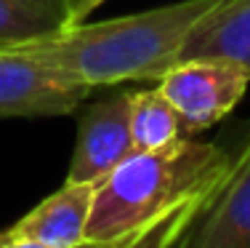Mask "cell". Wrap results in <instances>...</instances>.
Returning <instances> with one entry per match:
<instances>
[{"instance_id":"1","label":"cell","mask_w":250,"mask_h":248,"mask_svg":"<svg viewBox=\"0 0 250 248\" xmlns=\"http://www.w3.org/2000/svg\"><path fill=\"white\" fill-rule=\"evenodd\" d=\"M234 158L213 141L181 136L160 150H136L93 187L85 240L125 248L160 222L197 211Z\"/></svg>"},{"instance_id":"2","label":"cell","mask_w":250,"mask_h":248,"mask_svg":"<svg viewBox=\"0 0 250 248\" xmlns=\"http://www.w3.org/2000/svg\"><path fill=\"white\" fill-rule=\"evenodd\" d=\"M216 3L218 0H181L93 24L80 22L16 51H24L93 91L130 80H160L178 64L184 40Z\"/></svg>"},{"instance_id":"3","label":"cell","mask_w":250,"mask_h":248,"mask_svg":"<svg viewBox=\"0 0 250 248\" xmlns=\"http://www.w3.org/2000/svg\"><path fill=\"white\" fill-rule=\"evenodd\" d=\"M250 86V69L226 56H194L173 64L160 78V91L181 117L184 136L224 120Z\"/></svg>"},{"instance_id":"4","label":"cell","mask_w":250,"mask_h":248,"mask_svg":"<svg viewBox=\"0 0 250 248\" xmlns=\"http://www.w3.org/2000/svg\"><path fill=\"white\" fill-rule=\"evenodd\" d=\"M91 91L24 51L0 48V120L75 115Z\"/></svg>"},{"instance_id":"5","label":"cell","mask_w":250,"mask_h":248,"mask_svg":"<svg viewBox=\"0 0 250 248\" xmlns=\"http://www.w3.org/2000/svg\"><path fill=\"white\" fill-rule=\"evenodd\" d=\"M77 139L67 181L96 187L136 152L130 134V93H109L77 107Z\"/></svg>"},{"instance_id":"6","label":"cell","mask_w":250,"mask_h":248,"mask_svg":"<svg viewBox=\"0 0 250 248\" xmlns=\"http://www.w3.org/2000/svg\"><path fill=\"white\" fill-rule=\"evenodd\" d=\"M173 248H250V136Z\"/></svg>"},{"instance_id":"7","label":"cell","mask_w":250,"mask_h":248,"mask_svg":"<svg viewBox=\"0 0 250 248\" xmlns=\"http://www.w3.org/2000/svg\"><path fill=\"white\" fill-rule=\"evenodd\" d=\"M93 187L67 181L27 211L16 224L3 229L14 240H29L48 248H77L85 243V229L91 219Z\"/></svg>"},{"instance_id":"8","label":"cell","mask_w":250,"mask_h":248,"mask_svg":"<svg viewBox=\"0 0 250 248\" xmlns=\"http://www.w3.org/2000/svg\"><path fill=\"white\" fill-rule=\"evenodd\" d=\"M226 56L250 69V0H218L184 40L181 59Z\"/></svg>"},{"instance_id":"9","label":"cell","mask_w":250,"mask_h":248,"mask_svg":"<svg viewBox=\"0 0 250 248\" xmlns=\"http://www.w3.org/2000/svg\"><path fill=\"white\" fill-rule=\"evenodd\" d=\"M75 0H0V48H21L75 24Z\"/></svg>"},{"instance_id":"10","label":"cell","mask_w":250,"mask_h":248,"mask_svg":"<svg viewBox=\"0 0 250 248\" xmlns=\"http://www.w3.org/2000/svg\"><path fill=\"white\" fill-rule=\"evenodd\" d=\"M130 134L136 150H160L184 136L181 117L160 88L130 93Z\"/></svg>"},{"instance_id":"11","label":"cell","mask_w":250,"mask_h":248,"mask_svg":"<svg viewBox=\"0 0 250 248\" xmlns=\"http://www.w3.org/2000/svg\"><path fill=\"white\" fill-rule=\"evenodd\" d=\"M194 214H197V211L160 222L157 227H152L149 232H144L141 238H136L133 243H128L125 248H173L176 240L181 238V232L187 229V224H189V219H192Z\"/></svg>"},{"instance_id":"12","label":"cell","mask_w":250,"mask_h":248,"mask_svg":"<svg viewBox=\"0 0 250 248\" xmlns=\"http://www.w3.org/2000/svg\"><path fill=\"white\" fill-rule=\"evenodd\" d=\"M106 0H75V14H72V19H75V24H80V22H85L88 16L93 14V11L99 8V5H104Z\"/></svg>"},{"instance_id":"13","label":"cell","mask_w":250,"mask_h":248,"mask_svg":"<svg viewBox=\"0 0 250 248\" xmlns=\"http://www.w3.org/2000/svg\"><path fill=\"white\" fill-rule=\"evenodd\" d=\"M0 248H48V246L29 243V240H14V238H8L5 232H0Z\"/></svg>"},{"instance_id":"14","label":"cell","mask_w":250,"mask_h":248,"mask_svg":"<svg viewBox=\"0 0 250 248\" xmlns=\"http://www.w3.org/2000/svg\"><path fill=\"white\" fill-rule=\"evenodd\" d=\"M77 248H104V246H99V243H91V240H85V243H80Z\"/></svg>"}]
</instances>
